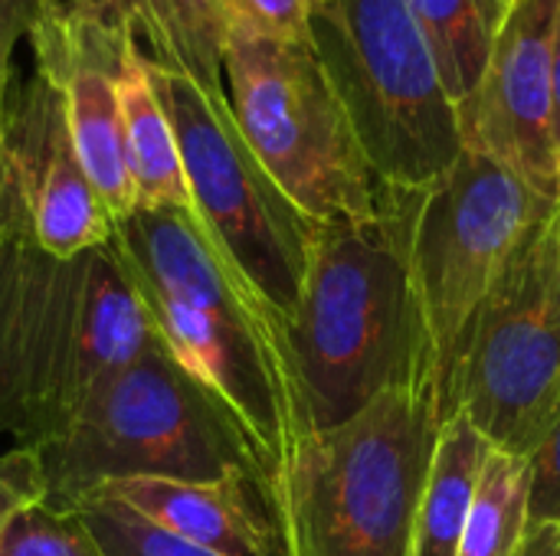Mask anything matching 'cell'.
<instances>
[{
  "label": "cell",
  "instance_id": "14",
  "mask_svg": "<svg viewBox=\"0 0 560 556\" xmlns=\"http://www.w3.org/2000/svg\"><path fill=\"white\" fill-rule=\"evenodd\" d=\"M180 544L220 556H282L272 492L253 475L217 482L128 478L98 488ZM92 498V495H89Z\"/></svg>",
  "mask_w": 560,
  "mask_h": 556
},
{
  "label": "cell",
  "instance_id": "23",
  "mask_svg": "<svg viewBox=\"0 0 560 556\" xmlns=\"http://www.w3.org/2000/svg\"><path fill=\"white\" fill-rule=\"evenodd\" d=\"M46 498L39 456L30 449H7L0 456V537L7 524L33 501Z\"/></svg>",
  "mask_w": 560,
  "mask_h": 556
},
{
  "label": "cell",
  "instance_id": "7",
  "mask_svg": "<svg viewBox=\"0 0 560 556\" xmlns=\"http://www.w3.org/2000/svg\"><path fill=\"white\" fill-rule=\"evenodd\" d=\"M223 88L243 141L308 220L368 223L384 213V184L308 39L226 29Z\"/></svg>",
  "mask_w": 560,
  "mask_h": 556
},
{
  "label": "cell",
  "instance_id": "28",
  "mask_svg": "<svg viewBox=\"0 0 560 556\" xmlns=\"http://www.w3.org/2000/svg\"><path fill=\"white\" fill-rule=\"evenodd\" d=\"M479 3H482V13H486L492 33H495V26L502 23V16H505V10L512 7V0H479Z\"/></svg>",
  "mask_w": 560,
  "mask_h": 556
},
{
  "label": "cell",
  "instance_id": "4",
  "mask_svg": "<svg viewBox=\"0 0 560 556\" xmlns=\"http://www.w3.org/2000/svg\"><path fill=\"white\" fill-rule=\"evenodd\" d=\"M440 426V393L417 387L312 433L272 482L282 556H413Z\"/></svg>",
  "mask_w": 560,
  "mask_h": 556
},
{
  "label": "cell",
  "instance_id": "29",
  "mask_svg": "<svg viewBox=\"0 0 560 556\" xmlns=\"http://www.w3.org/2000/svg\"><path fill=\"white\" fill-rule=\"evenodd\" d=\"M7 88V85H3ZM3 88H0V115H3Z\"/></svg>",
  "mask_w": 560,
  "mask_h": 556
},
{
  "label": "cell",
  "instance_id": "17",
  "mask_svg": "<svg viewBox=\"0 0 560 556\" xmlns=\"http://www.w3.org/2000/svg\"><path fill=\"white\" fill-rule=\"evenodd\" d=\"M532 469L525 456L492 449L456 556H522L528 537Z\"/></svg>",
  "mask_w": 560,
  "mask_h": 556
},
{
  "label": "cell",
  "instance_id": "3",
  "mask_svg": "<svg viewBox=\"0 0 560 556\" xmlns=\"http://www.w3.org/2000/svg\"><path fill=\"white\" fill-rule=\"evenodd\" d=\"M289 347L312 433L348 423L394 390L440 393L387 190L377 220L318 226Z\"/></svg>",
  "mask_w": 560,
  "mask_h": 556
},
{
  "label": "cell",
  "instance_id": "22",
  "mask_svg": "<svg viewBox=\"0 0 560 556\" xmlns=\"http://www.w3.org/2000/svg\"><path fill=\"white\" fill-rule=\"evenodd\" d=\"M532 492H528V521L560 524V406L545 429L541 442L528 456Z\"/></svg>",
  "mask_w": 560,
  "mask_h": 556
},
{
  "label": "cell",
  "instance_id": "12",
  "mask_svg": "<svg viewBox=\"0 0 560 556\" xmlns=\"http://www.w3.org/2000/svg\"><path fill=\"white\" fill-rule=\"evenodd\" d=\"M33 69L62 92L66 125L79 164L112 220L135 213V184L125 157L118 75L138 46L135 29L62 3L30 33Z\"/></svg>",
  "mask_w": 560,
  "mask_h": 556
},
{
  "label": "cell",
  "instance_id": "18",
  "mask_svg": "<svg viewBox=\"0 0 560 556\" xmlns=\"http://www.w3.org/2000/svg\"><path fill=\"white\" fill-rule=\"evenodd\" d=\"M404 3L410 7V13L417 16L436 52L440 75L450 98L456 105L466 102L486 72V59L492 46V26L482 13V3L479 0H404Z\"/></svg>",
  "mask_w": 560,
  "mask_h": 556
},
{
  "label": "cell",
  "instance_id": "19",
  "mask_svg": "<svg viewBox=\"0 0 560 556\" xmlns=\"http://www.w3.org/2000/svg\"><path fill=\"white\" fill-rule=\"evenodd\" d=\"M0 556H105V551L79 508L43 498L7 524Z\"/></svg>",
  "mask_w": 560,
  "mask_h": 556
},
{
  "label": "cell",
  "instance_id": "13",
  "mask_svg": "<svg viewBox=\"0 0 560 556\" xmlns=\"http://www.w3.org/2000/svg\"><path fill=\"white\" fill-rule=\"evenodd\" d=\"M0 147L46 252L79 256L112 242L115 220L79 164L62 92L43 72L16 75L13 69L3 88Z\"/></svg>",
  "mask_w": 560,
  "mask_h": 556
},
{
  "label": "cell",
  "instance_id": "10",
  "mask_svg": "<svg viewBox=\"0 0 560 556\" xmlns=\"http://www.w3.org/2000/svg\"><path fill=\"white\" fill-rule=\"evenodd\" d=\"M560 406V203L525 236L456 357L446 416L499 452L532 456Z\"/></svg>",
  "mask_w": 560,
  "mask_h": 556
},
{
  "label": "cell",
  "instance_id": "24",
  "mask_svg": "<svg viewBox=\"0 0 560 556\" xmlns=\"http://www.w3.org/2000/svg\"><path fill=\"white\" fill-rule=\"evenodd\" d=\"M59 0H0V88L13 75V49L23 36H30Z\"/></svg>",
  "mask_w": 560,
  "mask_h": 556
},
{
  "label": "cell",
  "instance_id": "26",
  "mask_svg": "<svg viewBox=\"0 0 560 556\" xmlns=\"http://www.w3.org/2000/svg\"><path fill=\"white\" fill-rule=\"evenodd\" d=\"M522 556H560V524H528Z\"/></svg>",
  "mask_w": 560,
  "mask_h": 556
},
{
  "label": "cell",
  "instance_id": "6",
  "mask_svg": "<svg viewBox=\"0 0 560 556\" xmlns=\"http://www.w3.org/2000/svg\"><path fill=\"white\" fill-rule=\"evenodd\" d=\"M308 43L387 190H423L459 161L456 102L404 0H308Z\"/></svg>",
  "mask_w": 560,
  "mask_h": 556
},
{
  "label": "cell",
  "instance_id": "27",
  "mask_svg": "<svg viewBox=\"0 0 560 556\" xmlns=\"http://www.w3.org/2000/svg\"><path fill=\"white\" fill-rule=\"evenodd\" d=\"M551 134H555V154H558L560 177V10L558 26H555V111H551Z\"/></svg>",
  "mask_w": 560,
  "mask_h": 556
},
{
  "label": "cell",
  "instance_id": "1",
  "mask_svg": "<svg viewBox=\"0 0 560 556\" xmlns=\"http://www.w3.org/2000/svg\"><path fill=\"white\" fill-rule=\"evenodd\" d=\"M112 246L151 331L256 446L269 492L312 436L285 318L220 252L194 210H135Z\"/></svg>",
  "mask_w": 560,
  "mask_h": 556
},
{
  "label": "cell",
  "instance_id": "11",
  "mask_svg": "<svg viewBox=\"0 0 560 556\" xmlns=\"http://www.w3.org/2000/svg\"><path fill=\"white\" fill-rule=\"evenodd\" d=\"M558 10L560 0H512L492 33L476 92L456 105L463 144L489 154L555 203H560L551 134Z\"/></svg>",
  "mask_w": 560,
  "mask_h": 556
},
{
  "label": "cell",
  "instance_id": "25",
  "mask_svg": "<svg viewBox=\"0 0 560 556\" xmlns=\"http://www.w3.org/2000/svg\"><path fill=\"white\" fill-rule=\"evenodd\" d=\"M69 3L92 16H102L108 23L135 29V39H141L148 33L151 10H154V0H69Z\"/></svg>",
  "mask_w": 560,
  "mask_h": 556
},
{
  "label": "cell",
  "instance_id": "20",
  "mask_svg": "<svg viewBox=\"0 0 560 556\" xmlns=\"http://www.w3.org/2000/svg\"><path fill=\"white\" fill-rule=\"evenodd\" d=\"M75 508L98 537L105 556H220L174 541L171 534L158 531L154 524H148L144 518H138L135 511L105 495H92Z\"/></svg>",
  "mask_w": 560,
  "mask_h": 556
},
{
  "label": "cell",
  "instance_id": "5",
  "mask_svg": "<svg viewBox=\"0 0 560 556\" xmlns=\"http://www.w3.org/2000/svg\"><path fill=\"white\" fill-rule=\"evenodd\" d=\"M36 456L46 498L69 508L128 478L217 482L253 475L269 485L236 416L161 341L102 380Z\"/></svg>",
  "mask_w": 560,
  "mask_h": 556
},
{
  "label": "cell",
  "instance_id": "15",
  "mask_svg": "<svg viewBox=\"0 0 560 556\" xmlns=\"http://www.w3.org/2000/svg\"><path fill=\"white\" fill-rule=\"evenodd\" d=\"M492 456V442L469 423L466 413L443 419L430 472L420 492L413 556H456L472 511L476 485Z\"/></svg>",
  "mask_w": 560,
  "mask_h": 556
},
{
  "label": "cell",
  "instance_id": "2",
  "mask_svg": "<svg viewBox=\"0 0 560 556\" xmlns=\"http://www.w3.org/2000/svg\"><path fill=\"white\" fill-rule=\"evenodd\" d=\"M151 344L115 246L46 252L0 147V439L36 452Z\"/></svg>",
  "mask_w": 560,
  "mask_h": 556
},
{
  "label": "cell",
  "instance_id": "21",
  "mask_svg": "<svg viewBox=\"0 0 560 556\" xmlns=\"http://www.w3.org/2000/svg\"><path fill=\"white\" fill-rule=\"evenodd\" d=\"M226 29H253L279 39H308V0H217Z\"/></svg>",
  "mask_w": 560,
  "mask_h": 556
},
{
  "label": "cell",
  "instance_id": "16",
  "mask_svg": "<svg viewBox=\"0 0 560 556\" xmlns=\"http://www.w3.org/2000/svg\"><path fill=\"white\" fill-rule=\"evenodd\" d=\"M125 157L135 184V210H190L177 138L161 98L151 88L144 52L135 46L118 75Z\"/></svg>",
  "mask_w": 560,
  "mask_h": 556
},
{
  "label": "cell",
  "instance_id": "8",
  "mask_svg": "<svg viewBox=\"0 0 560 556\" xmlns=\"http://www.w3.org/2000/svg\"><path fill=\"white\" fill-rule=\"evenodd\" d=\"M387 200L400 223L446 416L459 344L479 305L525 236L558 203L472 147H463L459 161L430 187L387 190Z\"/></svg>",
  "mask_w": 560,
  "mask_h": 556
},
{
  "label": "cell",
  "instance_id": "9",
  "mask_svg": "<svg viewBox=\"0 0 560 556\" xmlns=\"http://www.w3.org/2000/svg\"><path fill=\"white\" fill-rule=\"evenodd\" d=\"M144 69L174 128L194 216L289 324L322 223L308 220L262 170L226 95L203 92L164 62L144 59Z\"/></svg>",
  "mask_w": 560,
  "mask_h": 556
}]
</instances>
